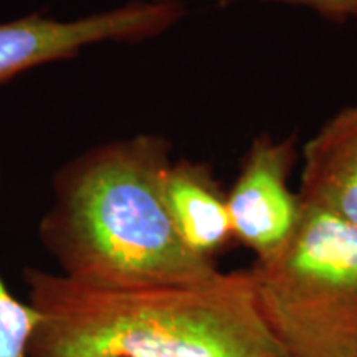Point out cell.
<instances>
[{"label": "cell", "instance_id": "cell-1", "mask_svg": "<svg viewBox=\"0 0 357 357\" xmlns=\"http://www.w3.org/2000/svg\"><path fill=\"white\" fill-rule=\"evenodd\" d=\"M171 142L137 134L95 146L53 176L38 240L79 287L139 289L195 283L218 273L178 238L162 195Z\"/></svg>", "mask_w": 357, "mask_h": 357}, {"label": "cell", "instance_id": "cell-2", "mask_svg": "<svg viewBox=\"0 0 357 357\" xmlns=\"http://www.w3.org/2000/svg\"><path fill=\"white\" fill-rule=\"evenodd\" d=\"M24 283L42 314L30 357H288L248 270L118 291L25 268Z\"/></svg>", "mask_w": 357, "mask_h": 357}, {"label": "cell", "instance_id": "cell-3", "mask_svg": "<svg viewBox=\"0 0 357 357\" xmlns=\"http://www.w3.org/2000/svg\"><path fill=\"white\" fill-rule=\"evenodd\" d=\"M248 273L258 310L288 357H357L356 227L301 200L288 242Z\"/></svg>", "mask_w": 357, "mask_h": 357}, {"label": "cell", "instance_id": "cell-4", "mask_svg": "<svg viewBox=\"0 0 357 357\" xmlns=\"http://www.w3.org/2000/svg\"><path fill=\"white\" fill-rule=\"evenodd\" d=\"M185 15L182 0H132L75 20L33 12L0 22V86L38 66L71 60L93 45L155 38Z\"/></svg>", "mask_w": 357, "mask_h": 357}, {"label": "cell", "instance_id": "cell-5", "mask_svg": "<svg viewBox=\"0 0 357 357\" xmlns=\"http://www.w3.org/2000/svg\"><path fill=\"white\" fill-rule=\"evenodd\" d=\"M296 155L294 137L278 141L261 134L227 192L234 240L252 250L257 260L275 255L296 229L301 200L288 187Z\"/></svg>", "mask_w": 357, "mask_h": 357}, {"label": "cell", "instance_id": "cell-6", "mask_svg": "<svg viewBox=\"0 0 357 357\" xmlns=\"http://www.w3.org/2000/svg\"><path fill=\"white\" fill-rule=\"evenodd\" d=\"M162 195L181 242L194 255L215 263L234 240L227 192L211 164L178 159L164 174Z\"/></svg>", "mask_w": 357, "mask_h": 357}, {"label": "cell", "instance_id": "cell-7", "mask_svg": "<svg viewBox=\"0 0 357 357\" xmlns=\"http://www.w3.org/2000/svg\"><path fill=\"white\" fill-rule=\"evenodd\" d=\"M298 195L357 229V105L339 111L307 141Z\"/></svg>", "mask_w": 357, "mask_h": 357}, {"label": "cell", "instance_id": "cell-8", "mask_svg": "<svg viewBox=\"0 0 357 357\" xmlns=\"http://www.w3.org/2000/svg\"><path fill=\"white\" fill-rule=\"evenodd\" d=\"M2 187V167H0ZM42 314L30 301L12 293L0 275V357H30Z\"/></svg>", "mask_w": 357, "mask_h": 357}, {"label": "cell", "instance_id": "cell-9", "mask_svg": "<svg viewBox=\"0 0 357 357\" xmlns=\"http://www.w3.org/2000/svg\"><path fill=\"white\" fill-rule=\"evenodd\" d=\"M160 2H176V0H160ZM218 6L225 7L238 0H215ZM263 2H280L310 8L326 20L347 22L357 19V0H263Z\"/></svg>", "mask_w": 357, "mask_h": 357}]
</instances>
